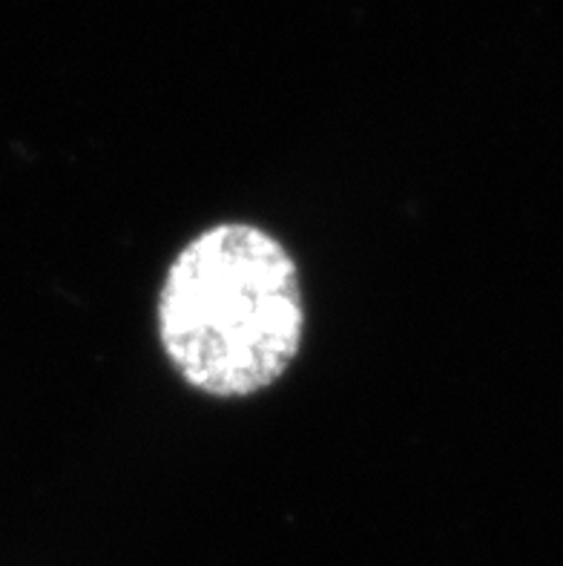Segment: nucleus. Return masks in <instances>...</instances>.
Returning a JSON list of instances; mask_svg holds the SVG:
<instances>
[{
	"mask_svg": "<svg viewBox=\"0 0 563 566\" xmlns=\"http://www.w3.org/2000/svg\"><path fill=\"white\" fill-rule=\"evenodd\" d=\"M302 273L288 244L253 222H216L167 265L156 331L185 386L210 400H248L277 386L302 354Z\"/></svg>",
	"mask_w": 563,
	"mask_h": 566,
	"instance_id": "nucleus-1",
	"label": "nucleus"
}]
</instances>
